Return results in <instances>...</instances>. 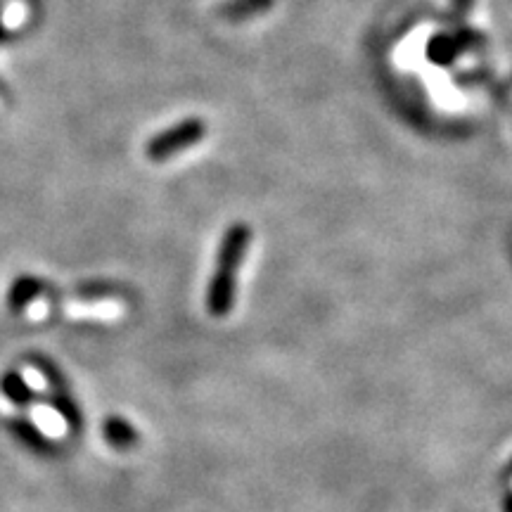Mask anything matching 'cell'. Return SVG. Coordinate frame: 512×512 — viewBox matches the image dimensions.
<instances>
[{
    "mask_svg": "<svg viewBox=\"0 0 512 512\" xmlns=\"http://www.w3.org/2000/svg\"><path fill=\"white\" fill-rule=\"evenodd\" d=\"M102 437H105L107 444L112 448H119V451H128L138 444L140 434L131 422L121 418V415H110L105 422H102Z\"/></svg>",
    "mask_w": 512,
    "mask_h": 512,
    "instance_id": "5",
    "label": "cell"
},
{
    "mask_svg": "<svg viewBox=\"0 0 512 512\" xmlns=\"http://www.w3.org/2000/svg\"><path fill=\"white\" fill-rule=\"evenodd\" d=\"M24 15H27V8H24L22 3H10L8 8L3 10V17H0V24H3L5 29H10V27H15V24L22 22Z\"/></svg>",
    "mask_w": 512,
    "mask_h": 512,
    "instance_id": "10",
    "label": "cell"
},
{
    "mask_svg": "<svg viewBox=\"0 0 512 512\" xmlns=\"http://www.w3.org/2000/svg\"><path fill=\"white\" fill-rule=\"evenodd\" d=\"M12 437H15L19 444L27 446L29 451L38 453V456H50V453L55 451L53 441H50L46 434H43L41 430H38V425H34V422L27 420V418H12L8 422Z\"/></svg>",
    "mask_w": 512,
    "mask_h": 512,
    "instance_id": "3",
    "label": "cell"
},
{
    "mask_svg": "<svg viewBox=\"0 0 512 512\" xmlns=\"http://www.w3.org/2000/svg\"><path fill=\"white\" fill-rule=\"evenodd\" d=\"M207 133V126H204L202 119H183L181 124L166 128V131L159 133L152 140H147L145 155L150 162H166V159L181 155L183 150L197 145Z\"/></svg>",
    "mask_w": 512,
    "mask_h": 512,
    "instance_id": "2",
    "label": "cell"
},
{
    "mask_svg": "<svg viewBox=\"0 0 512 512\" xmlns=\"http://www.w3.org/2000/svg\"><path fill=\"white\" fill-rule=\"evenodd\" d=\"M0 392H3L5 399L15 403L19 408L31 406V401L36 399L34 389L29 387L27 380L17 373V370H8V373L0 375Z\"/></svg>",
    "mask_w": 512,
    "mask_h": 512,
    "instance_id": "7",
    "label": "cell"
},
{
    "mask_svg": "<svg viewBox=\"0 0 512 512\" xmlns=\"http://www.w3.org/2000/svg\"><path fill=\"white\" fill-rule=\"evenodd\" d=\"M46 403L53 411L60 415L64 420V425L69 427L72 432H81L83 430V415H81V408L76 399L72 396L69 389H50Z\"/></svg>",
    "mask_w": 512,
    "mask_h": 512,
    "instance_id": "4",
    "label": "cell"
},
{
    "mask_svg": "<svg viewBox=\"0 0 512 512\" xmlns=\"http://www.w3.org/2000/svg\"><path fill=\"white\" fill-rule=\"evenodd\" d=\"M31 363H34V368L38 370V373H41L43 380L48 382L50 389H69L67 377H64L62 370L57 368L55 363L50 361V358H46V356H34V358H31Z\"/></svg>",
    "mask_w": 512,
    "mask_h": 512,
    "instance_id": "8",
    "label": "cell"
},
{
    "mask_svg": "<svg viewBox=\"0 0 512 512\" xmlns=\"http://www.w3.org/2000/svg\"><path fill=\"white\" fill-rule=\"evenodd\" d=\"M249 240H252V230L245 223H235L223 235L219 259H216V273L207 290V311L211 316L223 318L233 311L235 290H238V271L249 249Z\"/></svg>",
    "mask_w": 512,
    "mask_h": 512,
    "instance_id": "1",
    "label": "cell"
},
{
    "mask_svg": "<svg viewBox=\"0 0 512 512\" xmlns=\"http://www.w3.org/2000/svg\"><path fill=\"white\" fill-rule=\"evenodd\" d=\"M43 294V283L34 275H19L15 278V283L10 285V292H8V306L12 313H19L24 311L27 306L38 299Z\"/></svg>",
    "mask_w": 512,
    "mask_h": 512,
    "instance_id": "6",
    "label": "cell"
},
{
    "mask_svg": "<svg viewBox=\"0 0 512 512\" xmlns=\"http://www.w3.org/2000/svg\"><path fill=\"white\" fill-rule=\"evenodd\" d=\"M271 5V0H235L223 8V15L228 17H245V15H254V12L266 10Z\"/></svg>",
    "mask_w": 512,
    "mask_h": 512,
    "instance_id": "9",
    "label": "cell"
},
{
    "mask_svg": "<svg viewBox=\"0 0 512 512\" xmlns=\"http://www.w3.org/2000/svg\"><path fill=\"white\" fill-rule=\"evenodd\" d=\"M505 512H512V496H508V501H505Z\"/></svg>",
    "mask_w": 512,
    "mask_h": 512,
    "instance_id": "11",
    "label": "cell"
}]
</instances>
